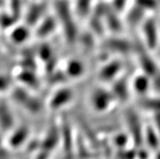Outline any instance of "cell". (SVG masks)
Segmentation results:
<instances>
[{
	"instance_id": "obj_15",
	"label": "cell",
	"mask_w": 160,
	"mask_h": 159,
	"mask_svg": "<svg viewBox=\"0 0 160 159\" xmlns=\"http://www.w3.org/2000/svg\"><path fill=\"white\" fill-rule=\"evenodd\" d=\"M139 106L146 111L154 114L160 112V97H142L139 101Z\"/></svg>"
},
{
	"instance_id": "obj_26",
	"label": "cell",
	"mask_w": 160,
	"mask_h": 159,
	"mask_svg": "<svg viewBox=\"0 0 160 159\" xmlns=\"http://www.w3.org/2000/svg\"><path fill=\"white\" fill-rule=\"evenodd\" d=\"M9 85L8 80L5 77H0V89H7Z\"/></svg>"
},
{
	"instance_id": "obj_19",
	"label": "cell",
	"mask_w": 160,
	"mask_h": 159,
	"mask_svg": "<svg viewBox=\"0 0 160 159\" xmlns=\"http://www.w3.org/2000/svg\"><path fill=\"white\" fill-rule=\"evenodd\" d=\"M44 12L45 7L43 6V4H41V5L35 4L32 6L27 14V22L28 23V24H32V25L35 24L42 18V16L44 14Z\"/></svg>"
},
{
	"instance_id": "obj_24",
	"label": "cell",
	"mask_w": 160,
	"mask_h": 159,
	"mask_svg": "<svg viewBox=\"0 0 160 159\" xmlns=\"http://www.w3.org/2000/svg\"><path fill=\"white\" fill-rule=\"evenodd\" d=\"M154 128L156 129L157 132L160 137V112L154 114Z\"/></svg>"
},
{
	"instance_id": "obj_12",
	"label": "cell",
	"mask_w": 160,
	"mask_h": 159,
	"mask_svg": "<svg viewBox=\"0 0 160 159\" xmlns=\"http://www.w3.org/2000/svg\"><path fill=\"white\" fill-rule=\"evenodd\" d=\"M145 14L146 12L135 4L132 7L127 11L126 23L130 27H136L139 24H142V23L146 20Z\"/></svg>"
},
{
	"instance_id": "obj_16",
	"label": "cell",
	"mask_w": 160,
	"mask_h": 159,
	"mask_svg": "<svg viewBox=\"0 0 160 159\" xmlns=\"http://www.w3.org/2000/svg\"><path fill=\"white\" fill-rule=\"evenodd\" d=\"M29 35V29L26 26H16L11 31L10 39L16 44H22L28 40Z\"/></svg>"
},
{
	"instance_id": "obj_7",
	"label": "cell",
	"mask_w": 160,
	"mask_h": 159,
	"mask_svg": "<svg viewBox=\"0 0 160 159\" xmlns=\"http://www.w3.org/2000/svg\"><path fill=\"white\" fill-rule=\"evenodd\" d=\"M139 64L142 67V72L148 76L151 81L160 74V69L157 63L154 62L150 54L145 52L143 50L140 51L139 54Z\"/></svg>"
},
{
	"instance_id": "obj_27",
	"label": "cell",
	"mask_w": 160,
	"mask_h": 159,
	"mask_svg": "<svg viewBox=\"0 0 160 159\" xmlns=\"http://www.w3.org/2000/svg\"><path fill=\"white\" fill-rule=\"evenodd\" d=\"M158 159H160V153H159V154H158Z\"/></svg>"
},
{
	"instance_id": "obj_22",
	"label": "cell",
	"mask_w": 160,
	"mask_h": 159,
	"mask_svg": "<svg viewBox=\"0 0 160 159\" xmlns=\"http://www.w3.org/2000/svg\"><path fill=\"white\" fill-rule=\"evenodd\" d=\"M135 4L147 13L155 12L160 7L159 0H135Z\"/></svg>"
},
{
	"instance_id": "obj_28",
	"label": "cell",
	"mask_w": 160,
	"mask_h": 159,
	"mask_svg": "<svg viewBox=\"0 0 160 159\" xmlns=\"http://www.w3.org/2000/svg\"><path fill=\"white\" fill-rule=\"evenodd\" d=\"M159 4H160V0H159Z\"/></svg>"
},
{
	"instance_id": "obj_6",
	"label": "cell",
	"mask_w": 160,
	"mask_h": 159,
	"mask_svg": "<svg viewBox=\"0 0 160 159\" xmlns=\"http://www.w3.org/2000/svg\"><path fill=\"white\" fill-rule=\"evenodd\" d=\"M73 92L69 88H61L51 96L49 106L52 110H59L72 100Z\"/></svg>"
},
{
	"instance_id": "obj_11",
	"label": "cell",
	"mask_w": 160,
	"mask_h": 159,
	"mask_svg": "<svg viewBox=\"0 0 160 159\" xmlns=\"http://www.w3.org/2000/svg\"><path fill=\"white\" fill-rule=\"evenodd\" d=\"M65 67V75L69 78H79L83 76L85 72V66L83 62L77 58L68 61Z\"/></svg>"
},
{
	"instance_id": "obj_18",
	"label": "cell",
	"mask_w": 160,
	"mask_h": 159,
	"mask_svg": "<svg viewBox=\"0 0 160 159\" xmlns=\"http://www.w3.org/2000/svg\"><path fill=\"white\" fill-rule=\"evenodd\" d=\"M92 0H75L74 11L81 18H86L91 12Z\"/></svg>"
},
{
	"instance_id": "obj_10",
	"label": "cell",
	"mask_w": 160,
	"mask_h": 159,
	"mask_svg": "<svg viewBox=\"0 0 160 159\" xmlns=\"http://www.w3.org/2000/svg\"><path fill=\"white\" fill-rule=\"evenodd\" d=\"M60 129L57 128L56 127H51V130L48 131L47 136L45 137L44 140L42 142V147L43 152L49 153L56 147L57 144L60 139Z\"/></svg>"
},
{
	"instance_id": "obj_4",
	"label": "cell",
	"mask_w": 160,
	"mask_h": 159,
	"mask_svg": "<svg viewBox=\"0 0 160 159\" xmlns=\"http://www.w3.org/2000/svg\"><path fill=\"white\" fill-rule=\"evenodd\" d=\"M123 65L122 62L118 59H113L102 67L98 72L99 81L104 83L113 82L117 80L119 75L122 72Z\"/></svg>"
},
{
	"instance_id": "obj_20",
	"label": "cell",
	"mask_w": 160,
	"mask_h": 159,
	"mask_svg": "<svg viewBox=\"0 0 160 159\" xmlns=\"http://www.w3.org/2000/svg\"><path fill=\"white\" fill-rule=\"evenodd\" d=\"M28 135V131L26 127H20L15 132L9 139V144L12 147H19L25 141Z\"/></svg>"
},
{
	"instance_id": "obj_8",
	"label": "cell",
	"mask_w": 160,
	"mask_h": 159,
	"mask_svg": "<svg viewBox=\"0 0 160 159\" xmlns=\"http://www.w3.org/2000/svg\"><path fill=\"white\" fill-rule=\"evenodd\" d=\"M104 47L108 51L120 54H127L134 48L133 45L131 44L128 40L116 37L106 40Z\"/></svg>"
},
{
	"instance_id": "obj_23",
	"label": "cell",
	"mask_w": 160,
	"mask_h": 159,
	"mask_svg": "<svg viewBox=\"0 0 160 159\" xmlns=\"http://www.w3.org/2000/svg\"><path fill=\"white\" fill-rule=\"evenodd\" d=\"M112 7L116 12H121L125 10L128 0H112Z\"/></svg>"
},
{
	"instance_id": "obj_21",
	"label": "cell",
	"mask_w": 160,
	"mask_h": 159,
	"mask_svg": "<svg viewBox=\"0 0 160 159\" xmlns=\"http://www.w3.org/2000/svg\"><path fill=\"white\" fill-rule=\"evenodd\" d=\"M146 142L153 149H155L160 143V137L154 127H148L146 129Z\"/></svg>"
},
{
	"instance_id": "obj_14",
	"label": "cell",
	"mask_w": 160,
	"mask_h": 159,
	"mask_svg": "<svg viewBox=\"0 0 160 159\" xmlns=\"http://www.w3.org/2000/svg\"><path fill=\"white\" fill-rule=\"evenodd\" d=\"M116 100L126 101L128 95V86L124 78H118L114 81V87L112 89Z\"/></svg>"
},
{
	"instance_id": "obj_17",
	"label": "cell",
	"mask_w": 160,
	"mask_h": 159,
	"mask_svg": "<svg viewBox=\"0 0 160 159\" xmlns=\"http://www.w3.org/2000/svg\"><path fill=\"white\" fill-rule=\"evenodd\" d=\"M55 27H56V19L55 20L52 17L45 18L42 20L41 24L38 28L37 34L40 37H45L53 32V31L55 29Z\"/></svg>"
},
{
	"instance_id": "obj_9",
	"label": "cell",
	"mask_w": 160,
	"mask_h": 159,
	"mask_svg": "<svg viewBox=\"0 0 160 159\" xmlns=\"http://www.w3.org/2000/svg\"><path fill=\"white\" fill-rule=\"evenodd\" d=\"M151 87H153L151 79L143 72L137 75L133 78L132 88L140 97H146Z\"/></svg>"
},
{
	"instance_id": "obj_1",
	"label": "cell",
	"mask_w": 160,
	"mask_h": 159,
	"mask_svg": "<svg viewBox=\"0 0 160 159\" xmlns=\"http://www.w3.org/2000/svg\"><path fill=\"white\" fill-rule=\"evenodd\" d=\"M57 19L63 28L65 37L69 43L74 42L77 37V28L72 12L65 0H59L55 6Z\"/></svg>"
},
{
	"instance_id": "obj_29",
	"label": "cell",
	"mask_w": 160,
	"mask_h": 159,
	"mask_svg": "<svg viewBox=\"0 0 160 159\" xmlns=\"http://www.w3.org/2000/svg\"><path fill=\"white\" fill-rule=\"evenodd\" d=\"M159 25H160V21H159Z\"/></svg>"
},
{
	"instance_id": "obj_3",
	"label": "cell",
	"mask_w": 160,
	"mask_h": 159,
	"mask_svg": "<svg viewBox=\"0 0 160 159\" xmlns=\"http://www.w3.org/2000/svg\"><path fill=\"white\" fill-rule=\"evenodd\" d=\"M116 100L112 90L98 87L93 90L89 97V103L93 111L102 113L108 111L112 102Z\"/></svg>"
},
{
	"instance_id": "obj_13",
	"label": "cell",
	"mask_w": 160,
	"mask_h": 159,
	"mask_svg": "<svg viewBox=\"0 0 160 159\" xmlns=\"http://www.w3.org/2000/svg\"><path fill=\"white\" fill-rule=\"evenodd\" d=\"M128 123L129 126V131L132 134V137L136 142H139L143 138L142 129L141 128V122L138 119V115H136L132 111H130L129 115L128 116Z\"/></svg>"
},
{
	"instance_id": "obj_25",
	"label": "cell",
	"mask_w": 160,
	"mask_h": 159,
	"mask_svg": "<svg viewBox=\"0 0 160 159\" xmlns=\"http://www.w3.org/2000/svg\"><path fill=\"white\" fill-rule=\"evenodd\" d=\"M126 141H127V137H126V136L123 135V134H120L115 139V142H116L118 146H122V145H125Z\"/></svg>"
},
{
	"instance_id": "obj_5",
	"label": "cell",
	"mask_w": 160,
	"mask_h": 159,
	"mask_svg": "<svg viewBox=\"0 0 160 159\" xmlns=\"http://www.w3.org/2000/svg\"><path fill=\"white\" fill-rule=\"evenodd\" d=\"M13 97L21 105V107H24L32 113H38L42 108V105L38 99L22 89H16L13 92Z\"/></svg>"
},
{
	"instance_id": "obj_2",
	"label": "cell",
	"mask_w": 160,
	"mask_h": 159,
	"mask_svg": "<svg viewBox=\"0 0 160 159\" xmlns=\"http://www.w3.org/2000/svg\"><path fill=\"white\" fill-rule=\"evenodd\" d=\"M142 27L145 47L150 51H154L158 47L159 42V21L154 17H148L142 23Z\"/></svg>"
}]
</instances>
